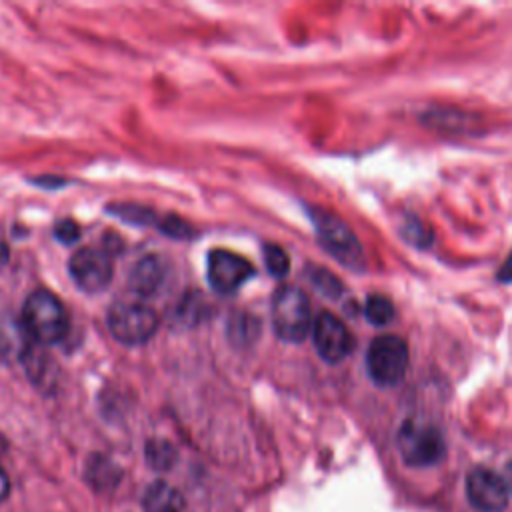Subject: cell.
<instances>
[{"mask_svg": "<svg viewBox=\"0 0 512 512\" xmlns=\"http://www.w3.org/2000/svg\"><path fill=\"white\" fill-rule=\"evenodd\" d=\"M398 452L410 466H432L446 454L442 434L432 426L418 420H406L396 436Z\"/></svg>", "mask_w": 512, "mask_h": 512, "instance_id": "obj_3", "label": "cell"}, {"mask_svg": "<svg viewBox=\"0 0 512 512\" xmlns=\"http://www.w3.org/2000/svg\"><path fill=\"white\" fill-rule=\"evenodd\" d=\"M206 270L210 286L222 294L238 290L254 274V268L248 260L228 250H212L208 254Z\"/></svg>", "mask_w": 512, "mask_h": 512, "instance_id": "obj_10", "label": "cell"}, {"mask_svg": "<svg viewBox=\"0 0 512 512\" xmlns=\"http://www.w3.org/2000/svg\"><path fill=\"white\" fill-rule=\"evenodd\" d=\"M504 482H506V486H508V490H510V494H512V460L506 464V470H504Z\"/></svg>", "mask_w": 512, "mask_h": 512, "instance_id": "obj_20", "label": "cell"}, {"mask_svg": "<svg viewBox=\"0 0 512 512\" xmlns=\"http://www.w3.org/2000/svg\"><path fill=\"white\" fill-rule=\"evenodd\" d=\"M108 328L118 342L138 346L154 336L158 328V316L146 304L116 302L108 312Z\"/></svg>", "mask_w": 512, "mask_h": 512, "instance_id": "obj_5", "label": "cell"}, {"mask_svg": "<svg viewBox=\"0 0 512 512\" xmlns=\"http://www.w3.org/2000/svg\"><path fill=\"white\" fill-rule=\"evenodd\" d=\"M498 278L504 280V282H510V280H512V252H510V256L506 258V262L502 264V268H500V272H498Z\"/></svg>", "mask_w": 512, "mask_h": 512, "instance_id": "obj_18", "label": "cell"}, {"mask_svg": "<svg viewBox=\"0 0 512 512\" xmlns=\"http://www.w3.org/2000/svg\"><path fill=\"white\" fill-rule=\"evenodd\" d=\"M146 512H184V500L178 490L166 482H154L148 486L142 498Z\"/></svg>", "mask_w": 512, "mask_h": 512, "instance_id": "obj_12", "label": "cell"}, {"mask_svg": "<svg viewBox=\"0 0 512 512\" xmlns=\"http://www.w3.org/2000/svg\"><path fill=\"white\" fill-rule=\"evenodd\" d=\"M312 338L318 354L332 364L344 360L354 346L352 334L346 324L330 312H320L316 316L312 324Z\"/></svg>", "mask_w": 512, "mask_h": 512, "instance_id": "obj_9", "label": "cell"}, {"mask_svg": "<svg viewBox=\"0 0 512 512\" xmlns=\"http://www.w3.org/2000/svg\"><path fill=\"white\" fill-rule=\"evenodd\" d=\"M312 220L320 238V244L344 266L350 268H362V246L356 240L354 232L334 214L314 208Z\"/></svg>", "mask_w": 512, "mask_h": 512, "instance_id": "obj_6", "label": "cell"}, {"mask_svg": "<svg viewBox=\"0 0 512 512\" xmlns=\"http://www.w3.org/2000/svg\"><path fill=\"white\" fill-rule=\"evenodd\" d=\"M22 322L26 332L40 344H54L68 332L66 308L48 290H36L26 298Z\"/></svg>", "mask_w": 512, "mask_h": 512, "instance_id": "obj_1", "label": "cell"}, {"mask_svg": "<svg viewBox=\"0 0 512 512\" xmlns=\"http://www.w3.org/2000/svg\"><path fill=\"white\" fill-rule=\"evenodd\" d=\"M264 260H266V268L272 276H284L290 268V260H288L286 252L274 244L264 246Z\"/></svg>", "mask_w": 512, "mask_h": 512, "instance_id": "obj_15", "label": "cell"}, {"mask_svg": "<svg viewBox=\"0 0 512 512\" xmlns=\"http://www.w3.org/2000/svg\"><path fill=\"white\" fill-rule=\"evenodd\" d=\"M8 492H10V480H8L6 472L0 468V502L8 496Z\"/></svg>", "mask_w": 512, "mask_h": 512, "instance_id": "obj_19", "label": "cell"}, {"mask_svg": "<svg viewBox=\"0 0 512 512\" xmlns=\"http://www.w3.org/2000/svg\"><path fill=\"white\" fill-rule=\"evenodd\" d=\"M466 498L478 512H504L510 500V490L504 476L490 468L476 466L466 476Z\"/></svg>", "mask_w": 512, "mask_h": 512, "instance_id": "obj_7", "label": "cell"}, {"mask_svg": "<svg viewBox=\"0 0 512 512\" xmlns=\"http://www.w3.org/2000/svg\"><path fill=\"white\" fill-rule=\"evenodd\" d=\"M366 366L370 378L378 386H396L402 382L408 370V346L400 336L384 334L372 340Z\"/></svg>", "mask_w": 512, "mask_h": 512, "instance_id": "obj_4", "label": "cell"}, {"mask_svg": "<svg viewBox=\"0 0 512 512\" xmlns=\"http://www.w3.org/2000/svg\"><path fill=\"white\" fill-rule=\"evenodd\" d=\"M146 460L152 468L158 470H166L174 464L176 460V450L172 448V444L164 442V440H152L146 446Z\"/></svg>", "mask_w": 512, "mask_h": 512, "instance_id": "obj_14", "label": "cell"}, {"mask_svg": "<svg viewBox=\"0 0 512 512\" xmlns=\"http://www.w3.org/2000/svg\"><path fill=\"white\" fill-rule=\"evenodd\" d=\"M70 276L84 292H100L112 280V258L100 248H80L70 258Z\"/></svg>", "mask_w": 512, "mask_h": 512, "instance_id": "obj_8", "label": "cell"}, {"mask_svg": "<svg viewBox=\"0 0 512 512\" xmlns=\"http://www.w3.org/2000/svg\"><path fill=\"white\" fill-rule=\"evenodd\" d=\"M312 280L318 286V290H322L324 294H328V296H338L340 294V282L332 274H328L326 270H316L312 274Z\"/></svg>", "mask_w": 512, "mask_h": 512, "instance_id": "obj_16", "label": "cell"}, {"mask_svg": "<svg viewBox=\"0 0 512 512\" xmlns=\"http://www.w3.org/2000/svg\"><path fill=\"white\" fill-rule=\"evenodd\" d=\"M270 312L276 336L286 342H300L312 330L308 296L296 286L278 288Z\"/></svg>", "mask_w": 512, "mask_h": 512, "instance_id": "obj_2", "label": "cell"}, {"mask_svg": "<svg viewBox=\"0 0 512 512\" xmlns=\"http://www.w3.org/2000/svg\"><path fill=\"white\" fill-rule=\"evenodd\" d=\"M364 312H366V318L376 324V326H382V324H388L394 316V306L392 302L382 296V294H370L366 298V304H364Z\"/></svg>", "mask_w": 512, "mask_h": 512, "instance_id": "obj_13", "label": "cell"}, {"mask_svg": "<svg viewBox=\"0 0 512 512\" xmlns=\"http://www.w3.org/2000/svg\"><path fill=\"white\" fill-rule=\"evenodd\" d=\"M162 282H164V266L156 256L142 258L128 276V284L132 292L140 296L154 294Z\"/></svg>", "mask_w": 512, "mask_h": 512, "instance_id": "obj_11", "label": "cell"}, {"mask_svg": "<svg viewBox=\"0 0 512 512\" xmlns=\"http://www.w3.org/2000/svg\"><path fill=\"white\" fill-rule=\"evenodd\" d=\"M54 234H56V238H58L60 242L72 244V242L78 240L80 228H78V224H76L74 220H60V222L56 224V228H54Z\"/></svg>", "mask_w": 512, "mask_h": 512, "instance_id": "obj_17", "label": "cell"}]
</instances>
